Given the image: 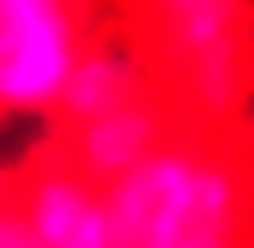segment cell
I'll return each instance as SVG.
<instances>
[{
	"label": "cell",
	"instance_id": "obj_1",
	"mask_svg": "<svg viewBox=\"0 0 254 248\" xmlns=\"http://www.w3.org/2000/svg\"><path fill=\"white\" fill-rule=\"evenodd\" d=\"M133 55L188 127L236 121L254 67L248 0H145Z\"/></svg>",
	"mask_w": 254,
	"mask_h": 248
},
{
	"label": "cell",
	"instance_id": "obj_2",
	"mask_svg": "<svg viewBox=\"0 0 254 248\" xmlns=\"http://www.w3.org/2000/svg\"><path fill=\"white\" fill-rule=\"evenodd\" d=\"M230 127L200 133V164L145 248H254V145H230Z\"/></svg>",
	"mask_w": 254,
	"mask_h": 248
},
{
	"label": "cell",
	"instance_id": "obj_3",
	"mask_svg": "<svg viewBox=\"0 0 254 248\" xmlns=\"http://www.w3.org/2000/svg\"><path fill=\"white\" fill-rule=\"evenodd\" d=\"M79 55V0H0V115H49Z\"/></svg>",
	"mask_w": 254,
	"mask_h": 248
},
{
	"label": "cell",
	"instance_id": "obj_4",
	"mask_svg": "<svg viewBox=\"0 0 254 248\" xmlns=\"http://www.w3.org/2000/svg\"><path fill=\"white\" fill-rule=\"evenodd\" d=\"M6 206L18 212V224L43 248H115L103 182H91L85 170H73L55 145H43L37 158L24 164V176L6 188Z\"/></svg>",
	"mask_w": 254,
	"mask_h": 248
},
{
	"label": "cell",
	"instance_id": "obj_5",
	"mask_svg": "<svg viewBox=\"0 0 254 248\" xmlns=\"http://www.w3.org/2000/svg\"><path fill=\"white\" fill-rule=\"evenodd\" d=\"M176 127H182V109H176L157 85H145L139 97H127V103H115V109H103V115L55 121L49 145H55L73 170H85L91 182H115L121 170H133L145 151H157Z\"/></svg>",
	"mask_w": 254,
	"mask_h": 248
},
{
	"label": "cell",
	"instance_id": "obj_6",
	"mask_svg": "<svg viewBox=\"0 0 254 248\" xmlns=\"http://www.w3.org/2000/svg\"><path fill=\"white\" fill-rule=\"evenodd\" d=\"M151 85V73H145V61L139 55H127V49H91L85 43V55L73 61V73H67V85H61V97H55V121H85V115H103V109H115V103H127V97H139V91Z\"/></svg>",
	"mask_w": 254,
	"mask_h": 248
},
{
	"label": "cell",
	"instance_id": "obj_7",
	"mask_svg": "<svg viewBox=\"0 0 254 248\" xmlns=\"http://www.w3.org/2000/svg\"><path fill=\"white\" fill-rule=\"evenodd\" d=\"M0 248H43L37 236L18 224V212H12V206H0Z\"/></svg>",
	"mask_w": 254,
	"mask_h": 248
},
{
	"label": "cell",
	"instance_id": "obj_8",
	"mask_svg": "<svg viewBox=\"0 0 254 248\" xmlns=\"http://www.w3.org/2000/svg\"><path fill=\"white\" fill-rule=\"evenodd\" d=\"M0 206H6V188H0Z\"/></svg>",
	"mask_w": 254,
	"mask_h": 248
}]
</instances>
